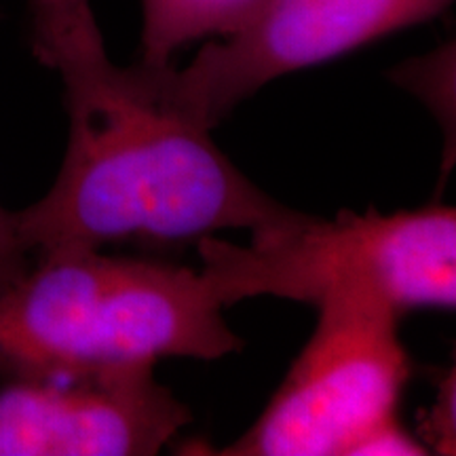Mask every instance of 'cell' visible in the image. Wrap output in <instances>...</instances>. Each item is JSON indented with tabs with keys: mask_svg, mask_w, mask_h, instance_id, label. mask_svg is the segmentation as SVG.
<instances>
[{
	"mask_svg": "<svg viewBox=\"0 0 456 456\" xmlns=\"http://www.w3.org/2000/svg\"><path fill=\"white\" fill-rule=\"evenodd\" d=\"M216 146L212 131L131 94L118 68L100 106L70 114V138L47 195L13 212L28 252L112 243L180 248L220 231H273L298 220Z\"/></svg>",
	"mask_w": 456,
	"mask_h": 456,
	"instance_id": "cell-1",
	"label": "cell"
},
{
	"mask_svg": "<svg viewBox=\"0 0 456 456\" xmlns=\"http://www.w3.org/2000/svg\"><path fill=\"white\" fill-rule=\"evenodd\" d=\"M201 271L61 249L0 292V376H85L243 349Z\"/></svg>",
	"mask_w": 456,
	"mask_h": 456,
	"instance_id": "cell-2",
	"label": "cell"
},
{
	"mask_svg": "<svg viewBox=\"0 0 456 456\" xmlns=\"http://www.w3.org/2000/svg\"><path fill=\"white\" fill-rule=\"evenodd\" d=\"M201 275L222 306L256 296L323 305L336 296L385 302L399 315L456 305V212L448 205L380 214H302L248 245L203 237Z\"/></svg>",
	"mask_w": 456,
	"mask_h": 456,
	"instance_id": "cell-3",
	"label": "cell"
},
{
	"mask_svg": "<svg viewBox=\"0 0 456 456\" xmlns=\"http://www.w3.org/2000/svg\"><path fill=\"white\" fill-rule=\"evenodd\" d=\"M317 309V326L269 406L220 454H427L399 423L412 374L402 315L363 296H336Z\"/></svg>",
	"mask_w": 456,
	"mask_h": 456,
	"instance_id": "cell-4",
	"label": "cell"
},
{
	"mask_svg": "<svg viewBox=\"0 0 456 456\" xmlns=\"http://www.w3.org/2000/svg\"><path fill=\"white\" fill-rule=\"evenodd\" d=\"M452 0H266L249 24L209 41L182 70L123 68L131 94L209 129L285 74L328 64L425 24Z\"/></svg>",
	"mask_w": 456,
	"mask_h": 456,
	"instance_id": "cell-5",
	"label": "cell"
},
{
	"mask_svg": "<svg viewBox=\"0 0 456 456\" xmlns=\"http://www.w3.org/2000/svg\"><path fill=\"white\" fill-rule=\"evenodd\" d=\"M191 420L151 366L7 379L0 387V456H151Z\"/></svg>",
	"mask_w": 456,
	"mask_h": 456,
	"instance_id": "cell-6",
	"label": "cell"
},
{
	"mask_svg": "<svg viewBox=\"0 0 456 456\" xmlns=\"http://www.w3.org/2000/svg\"><path fill=\"white\" fill-rule=\"evenodd\" d=\"M28 7L34 55L61 77L68 114L100 104L118 68L106 53L91 0H28Z\"/></svg>",
	"mask_w": 456,
	"mask_h": 456,
	"instance_id": "cell-7",
	"label": "cell"
},
{
	"mask_svg": "<svg viewBox=\"0 0 456 456\" xmlns=\"http://www.w3.org/2000/svg\"><path fill=\"white\" fill-rule=\"evenodd\" d=\"M266 0H142V68H167L171 57L209 37H228L254 20Z\"/></svg>",
	"mask_w": 456,
	"mask_h": 456,
	"instance_id": "cell-8",
	"label": "cell"
},
{
	"mask_svg": "<svg viewBox=\"0 0 456 456\" xmlns=\"http://www.w3.org/2000/svg\"><path fill=\"white\" fill-rule=\"evenodd\" d=\"M30 256L17 231L15 216L0 208V292L30 269Z\"/></svg>",
	"mask_w": 456,
	"mask_h": 456,
	"instance_id": "cell-9",
	"label": "cell"
}]
</instances>
